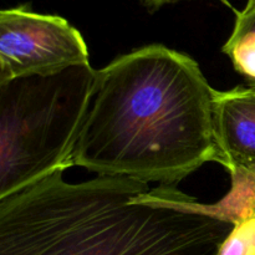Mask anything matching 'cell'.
Masks as SVG:
<instances>
[{"instance_id": "cell-1", "label": "cell", "mask_w": 255, "mask_h": 255, "mask_svg": "<svg viewBox=\"0 0 255 255\" xmlns=\"http://www.w3.org/2000/svg\"><path fill=\"white\" fill-rule=\"evenodd\" d=\"M216 95L183 52L152 44L122 55L97 70L69 166L173 187L208 162L222 164Z\"/></svg>"}, {"instance_id": "cell-2", "label": "cell", "mask_w": 255, "mask_h": 255, "mask_svg": "<svg viewBox=\"0 0 255 255\" xmlns=\"http://www.w3.org/2000/svg\"><path fill=\"white\" fill-rule=\"evenodd\" d=\"M64 172L0 199V255H217L234 227L173 187Z\"/></svg>"}, {"instance_id": "cell-3", "label": "cell", "mask_w": 255, "mask_h": 255, "mask_svg": "<svg viewBox=\"0 0 255 255\" xmlns=\"http://www.w3.org/2000/svg\"><path fill=\"white\" fill-rule=\"evenodd\" d=\"M96 76L89 64L0 82V199L70 168Z\"/></svg>"}, {"instance_id": "cell-4", "label": "cell", "mask_w": 255, "mask_h": 255, "mask_svg": "<svg viewBox=\"0 0 255 255\" xmlns=\"http://www.w3.org/2000/svg\"><path fill=\"white\" fill-rule=\"evenodd\" d=\"M89 64L81 32L64 17L39 14L29 5L0 11V82Z\"/></svg>"}, {"instance_id": "cell-5", "label": "cell", "mask_w": 255, "mask_h": 255, "mask_svg": "<svg viewBox=\"0 0 255 255\" xmlns=\"http://www.w3.org/2000/svg\"><path fill=\"white\" fill-rule=\"evenodd\" d=\"M214 136L222 166L229 173L255 174V82L217 91L213 104Z\"/></svg>"}, {"instance_id": "cell-6", "label": "cell", "mask_w": 255, "mask_h": 255, "mask_svg": "<svg viewBox=\"0 0 255 255\" xmlns=\"http://www.w3.org/2000/svg\"><path fill=\"white\" fill-rule=\"evenodd\" d=\"M236 25L223 52L248 81H255V10L249 14L236 12Z\"/></svg>"}, {"instance_id": "cell-7", "label": "cell", "mask_w": 255, "mask_h": 255, "mask_svg": "<svg viewBox=\"0 0 255 255\" xmlns=\"http://www.w3.org/2000/svg\"><path fill=\"white\" fill-rule=\"evenodd\" d=\"M217 255H255V214L234 222Z\"/></svg>"}, {"instance_id": "cell-8", "label": "cell", "mask_w": 255, "mask_h": 255, "mask_svg": "<svg viewBox=\"0 0 255 255\" xmlns=\"http://www.w3.org/2000/svg\"><path fill=\"white\" fill-rule=\"evenodd\" d=\"M141 1H142V4H143L144 6L149 10V11H156V10H158L159 7L164 6V5L174 4V2H178V1H181V0H141ZM218 1H221L222 4L226 5L227 7H229V9L233 10L234 12L238 11V10L234 9V6L231 4V1H229V0H218Z\"/></svg>"}, {"instance_id": "cell-9", "label": "cell", "mask_w": 255, "mask_h": 255, "mask_svg": "<svg viewBox=\"0 0 255 255\" xmlns=\"http://www.w3.org/2000/svg\"><path fill=\"white\" fill-rule=\"evenodd\" d=\"M254 10H255V0H248V1H247L246 7H244V10L242 12H243V14H249V12H253Z\"/></svg>"}, {"instance_id": "cell-10", "label": "cell", "mask_w": 255, "mask_h": 255, "mask_svg": "<svg viewBox=\"0 0 255 255\" xmlns=\"http://www.w3.org/2000/svg\"><path fill=\"white\" fill-rule=\"evenodd\" d=\"M254 82H255V81H254Z\"/></svg>"}]
</instances>
